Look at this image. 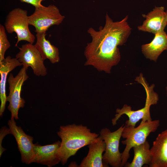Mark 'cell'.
Wrapping results in <instances>:
<instances>
[{
	"instance_id": "8fae6325",
	"label": "cell",
	"mask_w": 167,
	"mask_h": 167,
	"mask_svg": "<svg viewBox=\"0 0 167 167\" xmlns=\"http://www.w3.org/2000/svg\"><path fill=\"white\" fill-rule=\"evenodd\" d=\"M61 143V141L58 140L52 144L44 146L34 144L33 163L45 165L49 167L58 164L61 162L58 151Z\"/></svg>"
},
{
	"instance_id": "2e32d148",
	"label": "cell",
	"mask_w": 167,
	"mask_h": 167,
	"mask_svg": "<svg viewBox=\"0 0 167 167\" xmlns=\"http://www.w3.org/2000/svg\"><path fill=\"white\" fill-rule=\"evenodd\" d=\"M142 51L147 58L156 62L159 56L167 50V34L164 31L155 34L152 41L141 46Z\"/></svg>"
},
{
	"instance_id": "9a60e30c",
	"label": "cell",
	"mask_w": 167,
	"mask_h": 167,
	"mask_svg": "<svg viewBox=\"0 0 167 167\" xmlns=\"http://www.w3.org/2000/svg\"><path fill=\"white\" fill-rule=\"evenodd\" d=\"M22 65L16 58H12L7 56L0 62V116H2L5 109L7 101L6 84L8 74L16 67Z\"/></svg>"
},
{
	"instance_id": "4fadbf2b",
	"label": "cell",
	"mask_w": 167,
	"mask_h": 167,
	"mask_svg": "<svg viewBox=\"0 0 167 167\" xmlns=\"http://www.w3.org/2000/svg\"><path fill=\"white\" fill-rule=\"evenodd\" d=\"M88 153L81 161L79 167H107L103 161V153L105 150V141L99 135L88 146Z\"/></svg>"
},
{
	"instance_id": "9c48e42d",
	"label": "cell",
	"mask_w": 167,
	"mask_h": 167,
	"mask_svg": "<svg viewBox=\"0 0 167 167\" xmlns=\"http://www.w3.org/2000/svg\"><path fill=\"white\" fill-rule=\"evenodd\" d=\"M19 51L15 56L26 70L30 67L34 74L38 76H45L47 70L39 52L33 44L28 43L19 48Z\"/></svg>"
},
{
	"instance_id": "7a4b0ae2",
	"label": "cell",
	"mask_w": 167,
	"mask_h": 167,
	"mask_svg": "<svg viewBox=\"0 0 167 167\" xmlns=\"http://www.w3.org/2000/svg\"><path fill=\"white\" fill-rule=\"evenodd\" d=\"M57 134L61 139L58 151L63 165L79 149L99 136V134L92 132L86 126L75 124L60 126Z\"/></svg>"
},
{
	"instance_id": "44dd1931",
	"label": "cell",
	"mask_w": 167,
	"mask_h": 167,
	"mask_svg": "<svg viewBox=\"0 0 167 167\" xmlns=\"http://www.w3.org/2000/svg\"><path fill=\"white\" fill-rule=\"evenodd\" d=\"M21 2H26L33 6L35 8H37L42 6L41 4L43 1L45 0H19Z\"/></svg>"
},
{
	"instance_id": "52a82bcc",
	"label": "cell",
	"mask_w": 167,
	"mask_h": 167,
	"mask_svg": "<svg viewBox=\"0 0 167 167\" xmlns=\"http://www.w3.org/2000/svg\"><path fill=\"white\" fill-rule=\"evenodd\" d=\"M124 127L123 124L113 132L107 128H104L99 132V135L105 141V150L103 155V161L112 167H121L122 153L119 152V147Z\"/></svg>"
},
{
	"instance_id": "cb8c5ba5",
	"label": "cell",
	"mask_w": 167,
	"mask_h": 167,
	"mask_svg": "<svg viewBox=\"0 0 167 167\" xmlns=\"http://www.w3.org/2000/svg\"><path fill=\"white\" fill-rule=\"evenodd\" d=\"M166 90L167 94V86L166 88Z\"/></svg>"
},
{
	"instance_id": "3957f363",
	"label": "cell",
	"mask_w": 167,
	"mask_h": 167,
	"mask_svg": "<svg viewBox=\"0 0 167 167\" xmlns=\"http://www.w3.org/2000/svg\"><path fill=\"white\" fill-rule=\"evenodd\" d=\"M135 80L141 84L145 90L146 98L145 106L143 108L135 111L132 110L131 106L126 104L124 105L121 109H117L116 113L111 120L113 126L116 124L117 121L123 114L126 115L129 119L125 122V126L135 127L137 123L140 119L143 121L152 120L150 112V106L156 104L159 100L158 95L153 90L154 85L149 86L142 73L136 77Z\"/></svg>"
},
{
	"instance_id": "e0dca14e",
	"label": "cell",
	"mask_w": 167,
	"mask_h": 167,
	"mask_svg": "<svg viewBox=\"0 0 167 167\" xmlns=\"http://www.w3.org/2000/svg\"><path fill=\"white\" fill-rule=\"evenodd\" d=\"M46 35L45 33H36V42L34 45L44 60L48 59L52 64L58 62L60 61L58 49L46 39Z\"/></svg>"
},
{
	"instance_id": "ffe728a7",
	"label": "cell",
	"mask_w": 167,
	"mask_h": 167,
	"mask_svg": "<svg viewBox=\"0 0 167 167\" xmlns=\"http://www.w3.org/2000/svg\"><path fill=\"white\" fill-rule=\"evenodd\" d=\"M11 134L10 129L5 126L2 127L0 130V157L2 155L3 152L6 150V149L3 148L2 145V142L4 137L7 135Z\"/></svg>"
},
{
	"instance_id": "d6986e66",
	"label": "cell",
	"mask_w": 167,
	"mask_h": 167,
	"mask_svg": "<svg viewBox=\"0 0 167 167\" xmlns=\"http://www.w3.org/2000/svg\"><path fill=\"white\" fill-rule=\"evenodd\" d=\"M10 46L5 28L3 25L0 24V62L5 59V53Z\"/></svg>"
},
{
	"instance_id": "5bb4252c",
	"label": "cell",
	"mask_w": 167,
	"mask_h": 167,
	"mask_svg": "<svg viewBox=\"0 0 167 167\" xmlns=\"http://www.w3.org/2000/svg\"><path fill=\"white\" fill-rule=\"evenodd\" d=\"M150 167H167V129L159 134L150 148Z\"/></svg>"
},
{
	"instance_id": "5b68a950",
	"label": "cell",
	"mask_w": 167,
	"mask_h": 167,
	"mask_svg": "<svg viewBox=\"0 0 167 167\" xmlns=\"http://www.w3.org/2000/svg\"><path fill=\"white\" fill-rule=\"evenodd\" d=\"M28 16L27 11L20 8L14 9L6 16L4 26L8 33L16 34L17 40L15 46L21 41L32 44L35 41V36L29 29Z\"/></svg>"
},
{
	"instance_id": "30bf717a",
	"label": "cell",
	"mask_w": 167,
	"mask_h": 167,
	"mask_svg": "<svg viewBox=\"0 0 167 167\" xmlns=\"http://www.w3.org/2000/svg\"><path fill=\"white\" fill-rule=\"evenodd\" d=\"M8 125L17 142L22 162L27 164L33 163L34 157L33 138L26 134L20 126H17L14 119L9 120Z\"/></svg>"
},
{
	"instance_id": "7c38bea8",
	"label": "cell",
	"mask_w": 167,
	"mask_h": 167,
	"mask_svg": "<svg viewBox=\"0 0 167 167\" xmlns=\"http://www.w3.org/2000/svg\"><path fill=\"white\" fill-rule=\"evenodd\" d=\"M164 9L163 6L155 7L147 15L143 14L146 19L141 25L138 26V29L154 34L164 31L167 25L166 13Z\"/></svg>"
},
{
	"instance_id": "ba28073f",
	"label": "cell",
	"mask_w": 167,
	"mask_h": 167,
	"mask_svg": "<svg viewBox=\"0 0 167 167\" xmlns=\"http://www.w3.org/2000/svg\"><path fill=\"white\" fill-rule=\"evenodd\" d=\"M26 70L22 67L15 76L11 73L8 79L9 94L7 96V101L9 102L8 109L11 113V119H19V110L24 106L25 101L21 97V92L24 82L29 78Z\"/></svg>"
},
{
	"instance_id": "6da1fadb",
	"label": "cell",
	"mask_w": 167,
	"mask_h": 167,
	"mask_svg": "<svg viewBox=\"0 0 167 167\" xmlns=\"http://www.w3.org/2000/svg\"><path fill=\"white\" fill-rule=\"evenodd\" d=\"M128 18L126 16L120 21L114 22L106 14L103 27H101L99 31L92 27L88 28L87 32L92 40L85 48V65H91L99 71L110 73L112 66L117 65L121 59L118 46L123 45L131 33Z\"/></svg>"
},
{
	"instance_id": "8992f818",
	"label": "cell",
	"mask_w": 167,
	"mask_h": 167,
	"mask_svg": "<svg viewBox=\"0 0 167 167\" xmlns=\"http://www.w3.org/2000/svg\"><path fill=\"white\" fill-rule=\"evenodd\" d=\"M35 8L34 12L28 16V20L29 25L35 27L36 33H46L49 27L59 25L65 18L54 5Z\"/></svg>"
},
{
	"instance_id": "ac0fdd59",
	"label": "cell",
	"mask_w": 167,
	"mask_h": 167,
	"mask_svg": "<svg viewBox=\"0 0 167 167\" xmlns=\"http://www.w3.org/2000/svg\"><path fill=\"white\" fill-rule=\"evenodd\" d=\"M134 156L132 162H127L125 167H142L144 165H150L152 161V156L150 146L146 141L143 143L135 146L133 148Z\"/></svg>"
},
{
	"instance_id": "603a6c76",
	"label": "cell",
	"mask_w": 167,
	"mask_h": 167,
	"mask_svg": "<svg viewBox=\"0 0 167 167\" xmlns=\"http://www.w3.org/2000/svg\"><path fill=\"white\" fill-rule=\"evenodd\" d=\"M166 21L167 23V10L166 11Z\"/></svg>"
},
{
	"instance_id": "7402d4cb",
	"label": "cell",
	"mask_w": 167,
	"mask_h": 167,
	"mask_svg": "<svg viewBox=\"0 0 167 167\" xmlns=\"http://www.w3.org/2000/svg\"><path fill=\"white\" fill-rule=\"evenodd\" d=\"M68 167H79V165H77L76 162L73 161L70 163Z\"/></svg>"
},
{
	"instance_id": "277c9868",
	"label": "cell",
	"mask_w": 167,
	"mask_h": 167,
	"mask_svg": "<svg viewBox=\"0 0 167 167\" xmlns=\"http://www.w3.org/2000/svg\"><path fill=\"white\" fill-rule=\"evenodd\" d=\"M160 126V121H141L137 127L125 126L123 130L122 137L125 139L122 141L125 145L122 153L121 167L124 166L130 156L129 152L134 147L143 143L151 132H155Z\"/></svg>"
}]
</instances>
